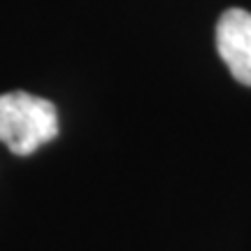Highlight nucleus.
Returning <instances> with one entry per match:
<instances>
[{
    "instance_id": "2",
    "label": "nucleus",
    "mask_w": 251,
    "mask_h": 251,
    "mask_svg": "<svg viewBox=\"0 0 251 251\" xmlns=\"http://www.w3.org/2000/svg\"><path fill=\"white\" fill-rule=\"evenodd\" d=\"M216 51L240 84L251 86V12L226 9L216 24Z\"/></svg>"
},
{
    "instance_id": "1",
    "label": "nucleus",
    "mask_w": 251,
    "mask_h": 251,
    "mask_svg": "<svg viewBox=\"0 0 251 251\" xmlns=\"http://www.w3.org/2000/svg\"><path fill=\"white\" fill-rule=\"evenodd\" d=\"M58 135V112L47 98L9 91L0 96V142L17 156H30Z\"/></svg>"
}]
</instances>
